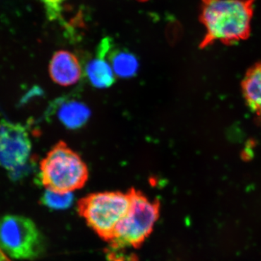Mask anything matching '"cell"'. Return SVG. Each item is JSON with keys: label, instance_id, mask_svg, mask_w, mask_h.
<instances>
[{"label": "cell", "instance_id": "6da1fadb", "mask_svg": "<svg viewBox=\"0 0 261 261\" xmlns=\"http://www.w3.org/2000/svg\"><path fill=\"white\" fill-rule=\"evenodd\" d=\"M255 0H202L200 21L205 29L200 47L245 40L251 31Z\"/></svg>", "mask_w": 261, "mask_h": 261}, {"label": "cell", "instance_id": "7a4b0ae2", "mask_svg": "<svg viewBox=\"0 0 261 261\" xmlns=\"http://www.w3.org/2000/svg\"><path fill=\"white\" fill-rule=\"evenodd\" d=\"M88 176V168L80 154L63 142L55 145L40 163L39 177L47 190L73 192L85 185Z\"/></svg>", "mask_w": 261, "mask_h": 261}, {"label": "cell", "instance_id": "3957f363", "mask_svg": "<svg viewBox=\"0 0 261 261\" xmlns=\"http://www.w3.org/2000/svg\"><path fill=\"white\" fill-rule=\"evenodd\" d=\"M130 205L126 215L118 223L111 247L113 250L140 248L153 231L160 216L161 205L158 200H150L139 190L128 191Z\"/></svg>", "mask_w": 261, "mask_h": 261}, {"label": "cell", "instance_id": "277c9868", "mask_svg": "<svg viewBox=\"0 0 261 261\" xmlns=\"http://www.w3.org/2000/svg\"><path fill=\"white\" fill-rule=\"evenodd\" d=\"M129 205L128 192H97L79 201L78 212L99 238L111 243L117 226L126 215Z\"/></svg>", "mask_w": 261, "mask_h": 261}, {"label": "cell", "instance_id": "5b68a950", "mask_svg": "<svg viewBox=\"0 0 261 261\" xmlns=\"http://www.w3.org/2000/svg\"><path fill=\"white\" fill-rule=\"evenodd\" d=\"M42 233L32 219L18 215L0 219V249L18 260H34L45 251Z\"/></svg>", "mask_w": 261, "mask_h": 261}, {"label": "cell", "instance_id": "8992f818", "mask_svg": "<svg viewBox=\"0 0 261 261\" xmlns=\"http://www.w3.org/2000/svg\"><path fill=\"white\" fill-rule=\"evenodd\" d=\"M32 142L28 132L20 123L0 122V166L14 176L28 161Z\"/></svg>", "mask_w": 261, "mask_h": 261}, {"label": "cell", "instance_id": "52a82bcc", "mask_svg": "<svg viewBox=\"0 0 261 261\" xmlns=\"http://www.w3.org/2000/svg\"><path fill=\"white\" fill-rule=\"evenodd\" d=\"M82 72L78 58L70 51H57L49 63V73L51 80L63 87L76 84L80 80Z\"/></svg>", "mask_w": 261, "mask_h": 261}, {"label": "cell", "instance_id": "ba28073f", "mask_svg": "<svg viewBox=\"0 0 261 261\" xmlns=\"http://www.w3.org/2000/svg\"><path fill=\"white\" fill-rule=\"evenodd\" d=\"M111 48V41L105 39L99 44L97 56L89 62L86 73L90 83L97 88L111 87L115 82V73L106 56Z\"/></svg>", "mask_w": 261, "mask_h": 261}, {"label": "cell", "instance_id": "9c48e42d", "mask_svg": "<svg viewBox=\"0 0 261 261\" xmlns=\"http://www.w3.org/2000/svg\"><path fill=\"white\" fill-rule=\"evenodd\" d=\"M243 92L247 106L261 116V62L252 67L245 75Z\"/></svg>", "mask_w": 261, "mask_h": 261}, {"label": "cell", "instance_id": "30bf717a", "mask_svg": "<svg viewBox=\"0 0 261 261\" xmlns=\"http://www.w3.org/2000/svg\"><path fill=\"white\" fill-rule=\"evenodd\" d=\"M58 118L70 129L83 126L91 116L90 110L84 103L71 100L63 103L58 111Z\"/></svg>", "mask_w": 261, "mask_h": 261}, {"label": "cell", "instance_id": "8fae6325", "mask_svg": "<svg viewBox=\"0 0 261 261\" xmlns=\"http://www.w3.org/2000/svg\"><path fill=\"white\" fill-rule=\"evenodd\" d=\"M110 64L115 75L121 78H130L137 73L139 62L133 54L123 50H115L109 57Z\"/></svg>", "mask_w": 261, "mask_h": 261}, {"label": "cell", "instance_id": "7c38bea8", "mask_svg": "<svg viewBox=\"0 0 261 261\" xmlns=\"http://www.w3.org/2000/svg\"><path fill=\"white\" fill-rule=\"evenodd\" d=\"M73 202L72 192H59L47 190L41 197V202L46 207L55 210L68 208Z\"/></svg>", "mask_w": 261, "mask_h": 261}, {"label": "cell", "instance_id": "4fadbf2b", "mask_svg": "<svg viewBox=\"0 0 261 261\" xmlns=\"http://www.w3.org/2000/svg\"><path fill=\"white\" fill-rule=\"evenodd\" d=\"M45 6L48 17L49 18H58L61 15L62 6L65 0H42Z\"/></svg>", "mask_w": 261, "mask_h": 261}, {"label": "cell", "instance_id": "5bb4252c", "mask_svg": "<svg viewBox=\"0 0 261 261\" xmlns=\"http://www.w3.org/2000/svg\"><path fill=\"white\" fill-rule=\"evenodd\" d=\"M0 261H10L8 257L5 255L4 252L2 251L1 249H0Z\"/></svg>", "mask_w": 261, "mask_h": 261}, {"label": "cell", "instance_id": "9a60e30c", "mask_svg": "<svg viewBox=\"0 0 261 261\" xmlns=\"http://www.w3.org/2000/svg\"><path fill=\"white\" fill-rule=\"evenodd\" d=\"M139 1H147V0H139Z\"/></svg>", "mask_w": 261, "mask_h": 261}]
</instances>
